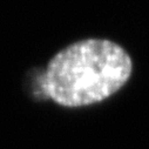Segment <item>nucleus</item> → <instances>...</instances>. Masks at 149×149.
<instances>
[{
  "label": "nucleus",
  "mask_w": 149,
  "mask_h": 149,
  "mask_svg": "<svg viewBox=\"0 0 149 149\" xmlns=\"http://www.w3.org/2000/svg\"><path fill=\"white\" fill-rule=\"evenodd\" d=\"M132 72V58L122 46L107 39H85L51 59L41 87L60 106L85 107L119 92Z\"/></svg>",
  "instance_id": "f257e3e1"
}]
</instances>
